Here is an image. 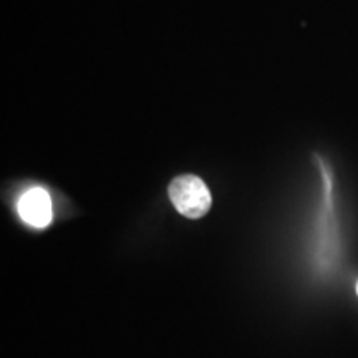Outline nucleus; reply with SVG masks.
<instances>
[{
	"label": "nucleus",
	"instance_id": "obj_1",
	"mask_svg": "<svg viewBox=\"0 0 358 358\" xmlns=\"http://www.w3.org/2000/svg\"><path fill=\"white\" fill-rule=\"evenodd\" d=\"M169 199L182 216L203 217L211 208V192L203 179L194 174H182L169 185Z\"/></svg>",
	"mask_w": 358,
	"mask_h": 358
},
{
	"label": "nucleus",
	"instance_id": "obj_2",
	"mask_svg": "<svg viewBox=\"0 0 358 358\" xmlns=\"http://www.w3.org/2000/svg\"><path fill=\"white\" fill-rule=\"evenodd\" d=\"M19 216L27 226L47 227L52 221V199L43 187H30L19 201Z\"/></svg>",
	"mask_w": 358,
	"mask_h": 358
},
{
	"label": "nucleus",
	"instance_id": "obj_3",
	"mask_svg": "<svg viewBox=\"0 0 358 358\" xmlns=\"http://www.w3.org/2000/svg\"><path fill=\"white\" fill-rule=\"evenodd\" d=\"M357 294H358V284H357Z\"/></svg>",
	"mask_w": 358,
	"mask_h": 358
}]
</instances>
